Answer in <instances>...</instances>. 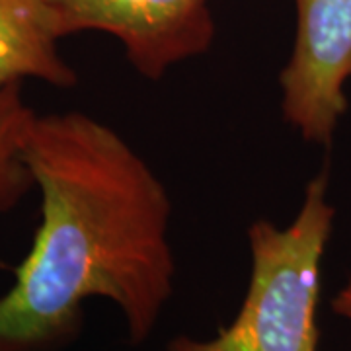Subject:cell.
Returning <instances> with one entry per match:
<instances>
[{
	"label": "cell",
	"mask_w": 351,
	"mask_h": 351,
	"mask_svg": "<svg viewBox=\"0 0 351 351\" xmlns=\"http://www.w3.org/2000/svg\"><path fill=\"white\" fill-rule=\"evenodd\" d=\"M332 311L338 314L339 318L351 322V277L341 285L338 293L332 299Z\"/></svg>",
	"instance_id": "52a82bcc"
},
{
	"label": "cell",
	"mask_w": 351,
	"mask_h": 351,
	"mask_svg": "<svg viewBox=\"0 0 351 351\" xmlns=\"http://www.w3.org/2000/svg\"><path fill=\"white\" fill-rule=\"evenodd\" d=\"M24 162L41 225L0 295V351L64 350L92 297L112 301L129 341L145 343L174 293L162 180L115 129L82 112L36 113Z\"/></svg>",
	"instance_id": "6da1fadb"
},
{
	"label": "cell",
	"mask_w": 351,
	"mask_h": 351,
	"mask_svg": "<svg viewBox=\"0 0 351 351\" xmlns=\"http://www.w3.org/2000/svg\"><path fill=\"white\" fill-rule=\"evenodd\" d=\"M295 39L281 69V113L302 141L330 147L348 112L351 0H293Z\"/></svg>",
	"instance_id": "277c9868"
},
{
	"label": "cell",
	"mask_w": 351,
	"mask_h": 351,
	"mask_svg": "<svg viewBox=\"0 0 351 351\" xmlns=\"http://www.w3.org/2000/svg\"><path fill=\"white\" fill-rule=\"evenodd\" d=\"M22 84L0 88V211L16 207L34 188L24 162V137L36 112L25 104Z\"/></svg>",
	"instance_id": "8992f818"
},
{
	"label": "cell",
	"mask_w": 351,
	"mask_h": 351,
	"mask_svg": "<svg viewBox=\"0 0 351 351\" xmlns=\"http://www.w3.org/2000/svg\"><path fill=\"white\" fill-rule=\"evenodd\" d=\"M57 43L39 0H0V88L27 78L57 88L76 86L78 75Z\"/></svg>",
	"instance_id": "5b68a950"
},
{
	"label": "cell",
	"mask_w": 351,
	"mask_h": 351,
	"mask_svg": "<svg viewBox=\"0 0 351 351\" xmlns=\"http://www.w3.org/2000/svg\"><path fill=\"white\" fill-rule=\"evenodd\" d=\"M334 219L320 172L287 226L265 219L248 226L250 279L232 322L209 339L176 336L164 351H318L322 260Z\"/></svg>",
	"instance_id": "7a4b0ae2"
},
{
	"label": "cell",
	"mask_w": 351,
	"mask_h": 351,
	"mask_svg": "<svg viewBox=\"0 0 351 351\" xmlns=\"http://www.w3.org/2000/svg\"><path fill=\"white\" fill-rule=\"evenodd\" d=\"M59 39L110 34L138 75L160 80L178 64L205 55L217 34L213 0H39Z\"/></svg>",
	"instance_id": "3957f363"
}]
</instances>
